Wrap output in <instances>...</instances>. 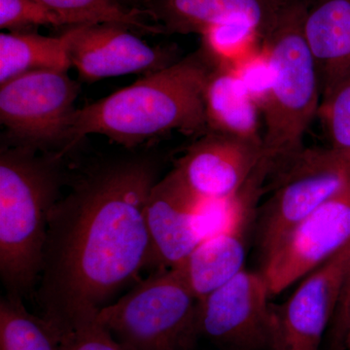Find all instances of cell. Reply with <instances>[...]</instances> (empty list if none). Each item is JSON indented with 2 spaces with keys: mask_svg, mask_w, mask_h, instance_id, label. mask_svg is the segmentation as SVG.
<instances>
[{
  "mask_svg": "<svg viewBox=\"0 0 350 350\" xmlns=\"http://www.w3.org/2000/svg\"><path fill=\"white\" fill-rule=\"evenodd\" d=\"M159 172L150 156L98 163L51 211L36 297L61 337L152 267L146 204Z\"/></svg>",
  "mask_w": 350,
  "mask_h": 350,
  "instance_id": "6da1fadb",
  "label": "cell"
},
{
  "mask_svg": "<svg viewBox=\"0 0 350 350\" xmlns=\"http://www.w3.org/2000/svg\"><path fill=\"white\" fill-rule=\"evenodd\" d=\"M213 68L200 51L75 109L66 120L59 155L91 135L133 148L174 131H207L204 93Z\"/></svg>",
  "mask_w": 350,
  "mask_h": 350,
  "instance_id": "7a4b0ae2",
  "label": "cell"
},
{
  "mask_svg": "<svg viewBox=\"0 0 350 350\" xmlns=\"http://www.w3.org/2000/svg\"><path fill=\"white\" fill-rule=\"evenodd\" d=\"M63 156L23 146L0 153V275L7 295L38 286L51 211L63 186Z\"/></svg>",
  "mask_w": 350,
  "mask_h": 350,
  "instance_id": "3957f363",
  "label": "cell"
},
{
  "mask_svg": "<svg viewBox=\"0 0 350 350\" xmlns=\"http://www.w3.org/2000/svg\"><path fill=\"white\" fill-rule=\"evenodd\" d=\"M306 9L301 0H287L262 36L271 71L261 109L262 159L271 172L304 148V137L321 103L319 71L303 32Z\"/></svg>",
  "mask_w": 350,
  "mask_h": 350,
  "instance_id": "277c9868",
  "label": "cell"
},
{
  "mask_svg": "<svg viewBox=\"0 0 350 350\" xmlns=\"http://www.w3.org/2000/svg\"><path fill=\"white\" fill-rule=\"evenodd\" d=\"M199 306L176 269H157L101 308L98 319L122 350H194Z\"/></svg>",
  "mask_w": 350,
  "mask_h": 350,
  "instance_id": "5b68a950",
  "label": "cell"
},
{
  "mask_svg": "<svg viewBox=\"0 0 350 350\" xmlns=\"http://www.w3.org/2000/svg\"><path fill=\"white\" fill-rule=\"evenodd\" d=\"M271 195L258 207L260 258L350 183V160L331 147L305 148L273 170Z\"/></svg>",
  "mask_w": 350,
  "mask_h": 350,
  "instance_id": "8992f818",
  "label": "cell"
},
{
  "mask_svg": "<svg viewBox=\"0 0 350 350\" xmlns=\"http://www.w3.org/2000/svg\"><path fill=\"white\" fill-rule=\"evenodd\" d=\"M79 85L66 70L31 71L0 84V122L13 146L61 148Z\"/></svg>",
  "mask_w": 350,
  "mask_h": 350,
  "instance_id": "52a82bcc",
  "label": "cell"
},
{
  "mask_svg": "<svg viewBox=\"0 0 350 350\" xmlns=\"http://www.w3.org/2000/svg\"><path fill=\"white\" fill-rule=\"evenodd\" d=\"M271 296L261 271L243 269L200 301V337L220 350H273Z\"/></svg>",
  "mask_w": 350,
  "mask_h": 350,
  "instance_id": "ba28073f",
  "label": "cell"
},
{
  "mask_svg": "<svg viewBox=\"0 0 350 350\" xmlns=\"http://www.w3.org/2000/svg\"><path fill=\"white\" fill-rule=\"evenodd\" d=\"M350 243V183L260 258L271 294L303 280Z\"/></svg>",
  "mask_w": 350,
  "mask_h": 350,
  "instance_id": "9c48e42d",
  "label": "cell"
},
{
  "mask_svg": "<svg viewBox=\"0 0 350 350\" xmlns=\"http://www.w3.org/2000/svg\"><path fill=\"white\" fill-rule=\"evenodd\" d=\"M262 182L252 176L228 204L223 225L176 268L199 301L229 282L244 268L250 234H254Z\"/></svg>",
  "mask_w": 350,
  "mask_h": 350,
  "instance_id": "30bf717a",
  "label": "cell"
},
{
  "mask_svg": "<svg viewBox=\"0 0 350 350\" xmlns=\"http://www.w3.org/2000/svg\"><path fill=\"white\" fill-rule=\"evenodd\" d=\"M350 265V243L303 278L282 305H273V350H319L337 310Z\"/></svg>",
  "mask_w": 350,
  "mask_h": 350,
  "instance_id": "8fae6325",
  "label": "cell"
},
{
  "mask_svg": "<svg viewBox=\"0 0 350 350\" xmlns=\"http://www.w3.org/2000/svg\"><path fill=\"white\" fill-rule=\"evenodd\" d=\"M262 159V144L207 131L172 172L200 206L229 202L245 186Z\"/></svg>",
  "mask_w": 350,
  "mask_h": 350,
  "instance_id": "7c38bea8",
  "label": "cell"
},
{
  "mask_svg": "<svg viewBox=\"0 0 350 350\" xmlns=\"http://www.w3.org/2000/svg\"><path fill=\"white\" fill-rule=\"evenodd\" d=\"M177 57L175 50L153 47L129 27L116 24L75 25L69 48L71 66L88 83L133 73L150 75L178 62Z\"/></svg>",
  "mask_w": 350,
  "mask_h": 350,
  "instance_id": "4fadbf2b",
  "label": "cell"
},
{
  "mask_svg": "<svg viewBox=\"0 0 350 350\" xmlns=\"http://www.w3.org/2000/svg\"><path fill=\"white\" fill-rule=\"evenodd\" d=\"M200 204L170 172L152 188L146 204V223L157 269H174L199 245L196 214Z\"/></svg>",
  "mask_w": 350,
  "mask_h": 350,
  "instance_id": "5bb4252c",
  "label": "cell"
},
{
  "mask_svg": "<svg viewBox=\"0 0 350 350\" xmlns=\"http://www.w3.org/2000/svg\"><path fill=\"white\" fill-rule=\"evenodd\" d=\"M287 0H145L142 10L165 33L202 34L211 25L246 20L262 36L282 12Z\"/></svg>",
  "mask_w": 350,
  "mask_h": 350,
  "instance_id": "9a60e30c",
  "label": "cell"
},
{
  "mask_svg": "<svg viewBox=\"0 0 350 350\" xmlns=\"http://www.w3.org/2000/svg\"><path fill=\"white\" fill-rule=\"evenodd\" d=\"M303 32L319 71L322 100L350 80V0L306 5Z\"/></svg>",
  "mask_w": 350,
  "mask_h": 350,
  "instance_id": "2e32d148",
  "label": "cell"
},
{
  "mask_svg": "<svg viewBox=\"0 0 350 350\" xmlns=\"http://www.w3.org/2000/svg\"><path fill=\"white\" fill-rule=\"evenodd\" d=\"M204 101L207 131L262 145L261 110L234 68L213 66Z\"/></svg>",
  "mask_w": 350,
  "mask_h": 350,
  "instance_id": "e0dca14e",
  "label": "cell"
},
{
  "mask_svg": "<svg viewBox=\"0 0 350 350\" xmlns=\"http://www.w3.org/2000/svg\"><path fill=\"white\" fill-rule=\"evenodd\" d=\"M72 36L73 27L56 38L34 31L1 32L0 84L31 71H68L71 68L69 48Z\"/></svg>",
  "mask_w": 350,
  "mask_h": 350,
  "instance_id": "ac0fdd59",
  "label": "cell"
},
{
  "mask_svg": "<svg viewBox=\"0 0 350 350\" xmlns=\"http://www.w3.org/2000/svg\"><path fill=\"white\" fill-rule=\"evenodd\" d=\"M62 337L47 320L27 312L23 298L0 301V350H61Z\"/></svg>",
  "mask_w": 350,
  "mask_h": 350,
  "instance_id": "d6986e66",
  "label": "cell"
},
{
  "mask_svg": "<svg viewBox=\"0 0 350 350\" xmlns=\"http://www.w3.org/2000/svg\"><path fill=\"white\" fill-rule=\"evenodd\" d=\"M66 21L69 27L116 24L144 34L165 33L161 25L144 20L142 9L129 8L120 0H36Z\"/></svg>",
  "mask_w": 350,
  "mask_h": 350,
  "instance_id": "ffe728a7",
  "label": "cell"
},
{
  "mask_svg": "<svg viewBox=\"0 0 350 350\" xmlns=\"http://www.w3.org/2000/svg\"><path fill=\"white\" fill-rule=\"evenodd\" d=\"M202 51L214 66L236 68L262 46V33L246 20H232L211 25L202 31Z\"/></svg>",
  "mask_w": 350,
  "mask_h": 350,
  "instance_id": "44dd1931",
  "label": "cell"
},
{
  "mask_svg": "<svg viewBox=\"0 0 350 350\" xmlns=\"http://www.w3.org/2000/svg\"><path fill=\"white\" fill-rule=\"evenodd\" d=\"M319 113L331 148L350 160V80L322 98Z\"/></svg>",
  "mask_w": 350,
  "mask_h": 350,
  "instance_id": "7402d4cb",
  "label": "cell"
},
{
  "mask_svg": "<svg viewBox=\"0 0 350 350\" xmlns=\"http://www.w3.org/2000/svg\"><path fill=\"white\" fill-rule=\"evenodd\" d=\"M38 27H69L66 21L36 0H0V27L31 31Z\"/></svg>",
  "mask_w": 350,
  "mask_h": 350,
  "instance_id": "603a6c76",
  "label": "cell"
},
{
  "mask_svg": "<svg viewBox=\"0 0 350 350\" xmlns=\"http://www.w3.org/2000/svg\"><path fill=\"white\" fill-rule=\"evenodd\" d=\"M61 350H122L98 314L80 322L62 337Z\"/></svg>",
  "mask_w": 350,
  "mask_h": 350,
  "instance_id": "cb8c5ba5",
  "label": "cell"
},
{
  "mask_svg": "<svg viewBox=\"0 0 350 350\" xmlns=\"http://www.w3.org/2000/svg\"><path fill=\"white\" fill-rule=\"evenodd\" d=\"M234 69L261 110L271 81V66L262 46Z\"/></svg>",
  "mask_w": 350,
  "mask_h": 350,
  "instance_id": "d4e9b609",
  "label": "cell"
},
{
  "mask_svg": "<svg viewBox=\"0 0 350 350\" xmlns=\"http://www.w3.org/2000/svg\"><path fill=\"white\" fill-rule=\"evenodd\" d=\"M350 327V265L345 273L337 310L328 331L329 350H345V338Z\"/></svg>",
  "mask_w": 350,
  "mask_h": 350,
  "instance_id": "484cf974",
  "label": "cell"
},
{
  "mask_svg": "<svg viewBox=\"0 0 350 350\" xmlns=\"http://www.w3.org/2000/svg\"><path fill=\"white\" fill-rule=\"evenodd\" d=\"M345 349L350 350V327L347 332V338H345Z\"/></svg>",
  "mask_w": 350,
  "mask_h": 350,
  "instance_id": "4316f807",
  "label": "cell"
},
{
  "mask_svg": "<svg viewBox=\"0 0 350 350\" xmlns=\"http://www.w3.org/2000/svg\"><path fill=\"white\" fill-rule=\"evenodd\" d=\"M120 1H121V2H122V0H120Z\"/></svg>",
  "mask_w": 350,
  "mask_h": 350,
  "instance_id": "83f0119b",
  "label": "cell"
},
{
  "mask_svg": "<svg viewBox=\"0 0 350 350\" xmlns=\"http://www.w3.org/2000/svg\"></svg>",
  "mask_w": 350,
  "mask_h": 350,
  "instance_id": "f1b7e54d",
  "label": "cell"
}]
</instances>
